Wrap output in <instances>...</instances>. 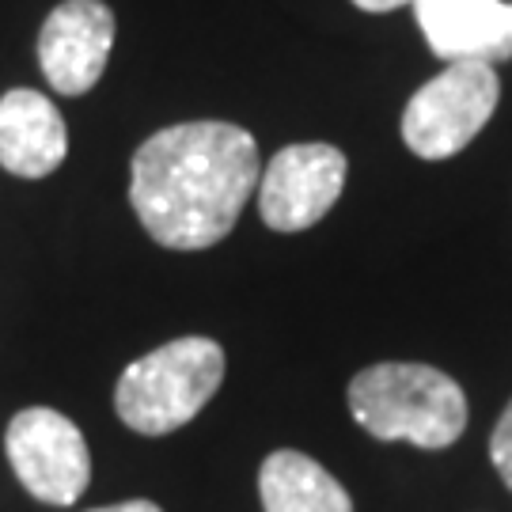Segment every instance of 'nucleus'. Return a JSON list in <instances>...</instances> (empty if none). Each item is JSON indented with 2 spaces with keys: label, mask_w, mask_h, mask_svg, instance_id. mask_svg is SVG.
Masks as SVG:
<instances>
[{
  "label": "nucleus",
  "mask_w": 512,
  "mask_h": 512,
  "mask_svg": "<svg viewBox=\"0 0 512 512\" xmlns=\"http://www.w3.org/2000/svg\"><path fill=\"white\" fill-rule=\"evenodd\" d=\"M353 421L376 440H403L425 452L452 448L467 429V391L433 365L380 361L346 387Z\"/></svg>",
  "instance_id": "nucleus-2"
},
{
  "label": "nucleus",
  "mask_w": 512,
  "mask_h": 512,
  "mask_svg": "<svg viewBox=\"0 0 512 512\" xmlns=\"http://www.w3.org/2000/svg\"><path fill=\"white\" fill-rule=\"evenodd\" d=\"M88 512H164V509L156 501L137 497V501H118V505H103V509H88Z\"/></svg>",
  "instance_id": "nucleus-13"
},
{
  "label": "nucleus",
  "mask_w": 512,
  "mask_h": 512,
  "mask_svg": "<svg viewBox=\"0 0 512 512\" xmlns=\"http://www.w3.org/2000/svg\"><path fill=\"white\" fill-rule=\"evenodd\" d=\"M69 156L61 110L35 88L0 95V167L19 179H46Z\"/></svg>",
  "instance_id": "nucleus-9"
},
{
  "label": "nucleus",
  "mask_w": 512,
  "mask_h": 512,
  "mask_svg": "<svg viewBox=\"0 0 512 512\" xmlns=\"http://www.w3.org/2000/svg\"><path fill=\"white\" fill-rule=\"evenodd\" d=\"M501 103L497 65L452 61L403 107V145L418 160H452L475 141Z\"/></svg>",
  "instance_id": "nucleus-4"
},
{
  "label": "nucleus",
  "mask_w": 512,
  "mask_h": 512,
  "mask_svg": "<svg viewBox=\"0 0 512 512\" xmlns=\"http://www.w3.org/2000/svg\"><path fill=\"white\" fill-rule=\"evenodd\" d=\"M114 12L103 0H61L38 31V65L57 95H88L107 73Z\"/></svg>",
  "instance_id": "nucleus-7"
},
{
  "label": "nucleus",
  "mask_w": 512,
  "mask_h": 512,
  "mask_svg": "<svg viewBox=\"0 0 512 512\" xmlns=\"http://www.w3.org/2000/svg\"><path fill=\"white\" fill-rule=\"evenodd\" d=\"M4 452L23 490L46 505H76L92 482L88 440L54 406H27L8 421Z\"/></svg>",
  "instance_id": "nucleus-5"
},
{
  "label": "nucleus",
  "mask_w": 512,
  "mask_h": 512,
  "mask_svg": "<svg viewBox=\"0 0 512 512\" xmlns=\"http://www.w3.org/2000/svg\"><path fill=\"white\" fill-rule=\"evenodd\" d=\"M490 459H494V471L501 475V482L512 490V403L505 406V414L497 418L494 437H490Z\"/></svg>",
  "instance_id": "nucleus-11"
},
{
  "label": "nucleus",
  "mask_w": 512,
  "mask_h": 512,
  "mask_svg": "<svg viewBox=\"0 0 512 512\" xmlns=\"http://www.w3.org/2000/svg\"><path fill=\"white\" fill-rule=\"evenodd\" d=\"M349 4L368 12V16H387V12H399V8H414L418 0H349Z\"/></svg>",
  "instance_id": "nucleus-12"
},
{
  "label": "nucleus",
  "mask_w": 512,
  "mask_h": 512,
  "mask_svg": "<svg viewBox=\"0 0 512 512\" xmlns=\"http://www.w3.org/2000/svg\"><path fill=\"white\" fill-rule=\"evenodd\" d=\"M258 141L236 122L156 129L129 160V205L167 251H209L232 236L258 190Z\"/></svg>",
  "instance_id": "nucleus-1"
},
{
  "label": "nucleus",
  "mask_w": 512,
  "mask_h": 512,
  "mask_svg": "<svg viewBox=\"0 0 512 512\" xmlns=\"http://www.w3.org/2000/svg\"><path fill=\"white\" fill-rule=\"evenodd\" d=\"M349 160L338 145L304 141L285 145L258 175V213L274 232H308L338 205Z\"/></svg>",
  "instance_id": "nucleus-6"
},
{
  "label": "nucleus",
  "mask_w": 512,
  "mask_h": 512,
  "mask_svg": "<svg viewBox=\"0 0 512 512\" xmlns=\"http://www.w3.org/2000/svg\"><path fill=\"white\" fill-rule=\"evenodd\" d=\"M224 368V349L213 338H171L122 372L114 387V410L133 433L167 437L202 414L224 384Z\"/></svg>",
  "instance_id": "nucleus-3"
},
{
  "label": "nucleus",
  "mask_w": 512,
  "mask_h": 512,
  "mask_svg": "<svg viewBox=\"0 0 512 512\" xmlns=\"http://www.w3.org/2000/svg\"><path fill=\"white\" fill-rule=\"evenodd\" d=\"M414 16L429 54L444 65H501L512 57V0H418Z\"/></svg>",
  "instance_id": "nucleus-8"
},
{
  "label": "nucleus",
  "mask_w": 512,
  "mask_h": 512,
  "mask_svg": "<svg viewBox=\"0 0 512 512\" xmlns=\"http://www.w3.org/2000/svg\"><path fill=\"white\" fill-rule=\"evenodd\" d=\"M258 497L266 512H353L346 486L319 459L296 448L266 456L258 471Z\"/></svg>",
  "instance_id": "nucleus-10"
}]
</instances>
